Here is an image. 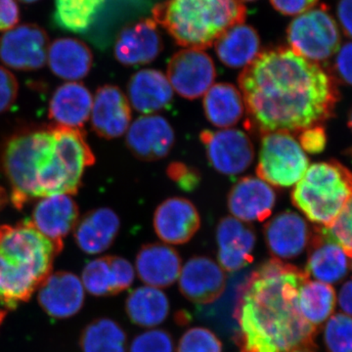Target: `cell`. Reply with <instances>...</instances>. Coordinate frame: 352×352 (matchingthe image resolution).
Returning <instances> with one entry per match:
<instances>
[{"label": "cell", "instance_id": "32", "mask_svg": "<svg viewBox=\"0 0 352 352\" xmlns=\"http://www.w3.org/2000/svg\"><path fill=\"white\" fill-rule=\"evenodd\" d=\"M107 0H54L53 27L71 34L87 36L100 16Z\"/></svg>", "mask_w": 352, "mask_h": 352}, {"label": "cell", "instance_id": "31", "mask_svg": "<svg viewBox=\"0 0 352 352\" xmlns=\"http://www.w3.org/2000/svg\"><path fill=\"white\" fill-rule=\"evenodd\" d=\"M204 111L210 124L221 129L235 126L245 113L242 94L231 83H217L206 92Z\"/></svg>", "mask_w": 352, "mask_h": 352}, {"label": "cell", "instance_id": "45", "mask_svg": "<svg viewBox=\"0 0 352 352\" xmlns=\"http://www.w3.org/2000/svg\"><path fill=\"white\" fill-rule=\"evenodd\" d=\"M20 8L16 0H0V32L9 31L19 23Z\"/></svg>", "mask_w": 352, "mask_h": 352}, {"label": "cell", "instance_id": "50", "mask_svg": "<svg viewBox=\"0 0 352 352\" xmlns=\"http://www.w3.org/2000/svg\"><path fill=\"white\" fill-rule=\"evenodd\" d=\"M6 310H0V326H1L2 322H3L4 318H6Z\"/></svg>", "mask_w": 352, "mask_h": 352}, {"label": "cell", "instance_id": "34", "mask_svg": "<svg viewBox=\"0 0 352 352\" xmlns=\"http://www.w3.org/2000/svg\"><path fill=\"white\" fill-rule=\"evenodd\" d=\"M298 303L303 318L318 329L332 316L337 296L330 284L308 279L300 287Z\"/></svg>", "mask_w": 352, "mask_h": 352}, {"label": "cell", "instance_id": "44", "mask_svg": "<svg viewBox=\"0 0 352 352\" xmlns=\"http://www.w3.org/2000/svg\"><path fill=\"white\" fill-rule=\"evenodd\" d=\"M273 7L286 16L300 15L316 6L318 0H270Z\"/></svg>", "mask_w": 352, "mask_h": 352}, {"label": "cell", "instance_id": "23", "mask_svg": "<svg viewBox=\"0 0 352 352\" xmlns=\"http://www.w3.org/2000/svg\"><path fill=\"white\" fill-rule=\"evenodd\" d=\"M135 271L127 259L106 256L85 265L82 282L88 293L95 296H115L133 283Z\"/></svg>", "mask_w": 352, "mask_h": 352}, {"label": "cell", "instance_id": "47", "mask_svg": "<svg viewBox=\"0 0 352 352\" xmlns=\"http://www.w3.org/2000/svg\"><path fill=\"white\" fill-rule=\"evenodd\" d=\"M339 305L346 314L352 317V280L342 285L340 291Z\"/></svg>", "mask_w": 352, "mask_h": 352}, {"label": "cell", "instance_id": "22", "mask_svg": "<svg viewBox=\"0 0 352 352\" xmlns=\"http://www.w3.org/2000/svg\"><path fill=\"white\" fill-rule=\"evenodd\" d=\"M256 233L251 226L235 217H224L217 229L219 265L224 271L236 272L254 261Z\"/></svg>", "mask_w": 352, "mask_h": 352}, {"label": "cell", "instance_id": "40", "mask_svg": "<svg viewBox=\"0 0 352 352\" xmlns=\"http://www.w3.org/2000/svg\"><path fill=\"white\" fill-rule=\"evenodd\" d=\"M166 173L183 191H194L201 182L200 173L195 168L182 163L170 164Z\"/></svg>", "mask_w": 352, "mask_h": 352}, {"label": "cell", "instance_id": "30", "mask_svg": "<svg viewBox=\"0 0 352 352\" xmlns=\"http://www.w3.org/2000/svg\"><path fill=\"white\" fill-rule=\"evenodd\" d=\"M215 52L229 68H243L258 56L261 38L258 32L245 24L234 25L215 41Z\"/></svg>", "mask_w": 352, "mask_h": 352}, {"label": "cell", "instance_id": "19", "mask_svg": "<svg viewBox=\"0 0 352 352\" xmlns=\"http://www.w3.org/2000/svg\"><path fill=\"white\" fill-rule=\"evenodd\" d=\"M201 217L192 201L184 198H170L157 208L154 229L157 237L171 245H183L195 236Z\"/></svg>", "mask_w": 352, "mask_h": 352}, {"label": "cell", "instance_id": "27", "mask_svg": "<svg viewBox=\"0 0 352 352\" xmlns=\"http://www.w3.org/2000/svg\"><path fill=\"white\" fill-rule=\"evenodd\" d=\"M127 94L131 106L144 115L170 107L173 99L168 78L157 69H142L134 74L127 85Z\"/></svg>", "mask_w": 352, "mask_h": 352}, {"label": "cell", "instance_id": "14", "mask_svg": "<svg viewBox=\"0 0 352 352\" xmlns=\"http://www.w3.org/2000/svg\"><path fill=\"white\" fill-rule=\"evenodd\" d=\"M78 205L71 196L58 194L41 199L30 221L52 243L58 254L63 250L65 238L78 223Z\"/></svg>", "mask_w": 352, "mask_h": 352}, {"label": "cell", "instance_id": "52", "mask_svg": "<svg viewBox=\"0 0 352 352\" xmlns=\"http://www.w3.org/2000/svg\"><path fill=\"white\" fill-rule=\"evenodd\" d=\"M349 127H351V129L352 131V111L351 115H349Z\"/></svg>", "mask_w": 352, "mask_h": 352}, {"label": "cell", "instance_id": "12", "mask_svg": "<svg viewBox=\"0 0 352 352\" xmlns=\"http://www.w3.org/2000/svg\"><path fill=\"white\" fill-rule=\"evenodd\" d=\"M201 141L214 170L227 175L244 173L251 166L254 148L251 139L239 129L201 131Z\"/></svg>", "mask_w": 352, "mask_h": 352}, {"label": "cell", "instance_id": "8", "mask_svg": "<svg viewBox=\"0 0 352 352\" xmlns=\"http://www.w3.org/2000/svg\"><path fill=\"white\" fill-rule=\"evenodd\" d=\"M308 168V157L298 141L289 132L263 135L256 173L273 186L288 188L296 184Z\"/></svg>", "mask_w": 352, "mask_h": 352}, {"label": "cell", "instance_id": "5", "mask_svg": "<svg viewBox=\"0 0 352 352\" xmlns=\"http://www.w3.org/2000/svg\"><path fill=\"white\" fill-rule=\"evenodd\" d=\"M52 127L21 132L9 138L1 155L2 170L10 185V201L18 210L38 198L39 177L54 153Z\"/></svg>", "mask_w": 352, "mask_h": 352}, {"label": "cell", "instance_id": "38", "mask_svg": "<svg viewBox=\"0 0 352 352\" xmlns=\"http://www.w3.org/2000/svg\"><path fill=\"white\" fill-rule=\"evenodd\" d=\"M129 352H175V342L168 331L153 329L139 333L132 340Z\"/></svg>", "mask_w": 352, "mask_h": 352}, {"label": "cell", "instance_id": "53", "mask_svg": "<svg viewBox=\"0 0 352 352\" xmlns=\"http://www.w3.org/2000/svg\"><path fill=\"white\" fill-rule=\"evenodd\" d=\"M240 1H256V0H240Z\"/></svg>", "mask_w": 352, "mask_h": 352}, {"label": "cell", "instance_id": "39", "mask_svg": "<svg viewBox=\"0 0 352 352\" xmlns=\"http://www.w3.org/2000/svg\"><path fill=\"white\" fill-rule=\"evenodd\" d=\"M328 235L344 249L349 258L352 256V198L342 210L338 219L329 228Z\"/></svg>", "mask_w": 352, "mask_h": 352}, {"label": "cell", "instance_id": "17", "mask_svg": "<svg viewBox=\"0 0 352 352\" xmlns=\"http://www.w3.org/2000/svg\"><path fill=\"white\" fill-rule=\"evenodd\" d=\"M90 117L97 135L108 140L120 138L131 124V103L119 87L103 85L95 94Z\"/></svg>", "mask_w": 352, "mask_h": 352}, {"label": "cell", "instance_id": "37", "mask_svg": "<svg viewBox=\"0 0 352 352\" xmlns=\"http://www.w3.org/2000/svg\"><path fill=\"white\" fill-rule=\"evenodd\" d=\"M175 352H222V344L208 329L191 328L183 333Z\"/></svg>", "mask_w": 352, "mask_h": 352}, {"label": "cell", "instance_id": "2", "mask_svg": "<svg viewBox=\"0 0 352 352\" xmlns=\"http://www.w3.org/2000/svg\"><path fill=\"white\" fill-rule=\"evenodd\" d=\"M309 275L280 259L264 261L238 289L234 316L241 352H289L314 347L318 329L300 314L298 298Z\"/></svg>", "mask_w": 352, "mask_h": 352}, {"label": "cell", "instance_id": "15", "mask_svg": "<svg viewBox=\"0 0 352 352\" xmlns=\"http://www.w3.org/2000/svg\"><path fill=\"white\" fill-rule=\"evenodd\" d=\"M175 141V131L170 122L160 116L138 118L126 131L127 148L142 161H157L168 156Z\"/></svg>", "mask_w": 352, "mask_h": 352}, {"label": "cell", "instance_id": "7", "mask_svg": "<svg viewBox=\"0 0 352 352\" xmlns=\"http://www.w3.org/2000/svg\"><path fill=\"white\" fill-rule=\"evenodd\" d=\"M54 153L50 166L39 177L36 196L76 195L83 173L95 164V156L82 129L53 124Z\"/></svg>", "mask_w": 352, "mask_h": 352}, {"label": "cell", "instance_id": "48", "mask_svg": "<svg viewBox=\"0 0 352 352\" xmlns=\"http://www.w3.org/2000/svg\"><path fill=\"white\" fill-rule=\"evenodd\" d=\"M7 201H8V197H7L6 191L0 186V210L6 205Z\"/></svg>", "mask_w": 352, "mask_h": 352}, {"label": "cell", "instance_id": "20", "mask_svg": "<svg viewBox=\"0 0 352 352\" xmlns=\"http://www.w3.org/2000/svg\"><path fill=\"white\" fill-rule=\"evenodd\" d=\"M276 194L267 182L247 176L232 187L227 204L229 212L243 222L263 221L272 214Z\"/></svg>", "mask_w": 352, "mask_h": 352}, {"label": "cell", "instance_id": "4", "mask_svg": "<svg viewBox=\"0 0 352 352\" xmlns=\"http://www.w3.org/2000/svg\"><path fill=\"white\" fill-rule=\"evenodd\" d=\"M153 16L177 44L204 50L227 30L244 24L247 9L240 0H166Z\"/></svg>", "mask_w": 352, "mask_h": 352}, {"label": "cell", "instance_id": "13", "mask_svg": "<svg viewBox=\"0 0 352 352\" xmlns=\"http://www.w3.org/2000/svg\"><path fill=\"white\" fill-rule=\"evenodd\" d=\"M223 268L208 256H193L184 264L179 275L183 296L196 305H210L219 300L226 288Z\"/></svg>", "mask_w": 352, "mask_h": 352}, {"label": "cell", "instance_id": "21", "mask_svg": "<svg viewBox=\"0 0 352 352\" xmlns=\"http://www.w3.org/2000/svg\"><path fill=\"white\" fill-rule=\"evenodd\" d=\"M85 302V287L74 273L58 271L38 288V302L54 318H69L80 311Z\"/></svg>", "mask_w": 352, "mask_h": 352}, {"label": "cell", "instance_id": "49", "mask_svg": "<svg viewBox=\"0 0 352 352\" xmlns=\"http://www.w3.org/2000/svg\"><path fill=\"white\" fill-rule=\"evenodd\" d=\"M289 352H316L314 351V347H300V349H294Z\"/></svg>", "mask_w": 352, "mask_h": 352}, {"label": "cell", "instance_id": "11", "mask_svg": "<svg viewBox=\"0 0 352 352\" xmlns=\"http://www.w3.org/2000/svg\"><path fill=\"white\" fill-rule=\"evenodd\" d=\"M215 76L214 61L204 50L186 48L176 52L168 62L166 78L171 87L190 100L206 94Z\"/></svg>", "mask_w": 352, "mask_h": 352}, {"label": "cell", "instance_id": "42", "mask_svg": "<svg viewBox=\"0 0 352 352\" xmlns=\"http://www.w3.org/2000/svg\"><path fill=\"white\" fill-rule=\"evenodd\" d=\"M333 61V73L338 80L352 87V41L340 46Z\"/></svg>", "mask_w": 352, "mask_h": 352}, {"label": "cell", "instance_id": "1", "mask_svg": "<svg viewBox=\"0 0 352 352\" xmlns=\"http://www.w3.org/2000/svg\"><path fill=\"white\" fill-rule=\"evenodd\" d=\"M238 82L249 124L264 134L321 126L340 99L333 76L287 47L258 53Z\"/></svg>", "mask_w": 352, "mask_h": 352}, {"label": "cell", "instance_id": "41", "mask_svg": "<svg viewBox=\"0 0 352 352\" xmlns=\"http://www.w3.org/2000/svg\"><path fill=\"white\" fill-rule=\"evenodd\" d=\"M19 94V82L8 69L0 66V113L12 107Z\"/></svg>", "mask_w": 352, "mask_h": 352}, {"label": "cell", "instance_id": "54", "mask_svg": "<svg viewBox=\"0 0 352 352\" xmlns=\"http://www.w3.org/2000/svg\"><path fill=\"white\" fill-rule=\"evenodd\" d=\"M351 258H352V256H351ZM351 267H352V261H351Z\"/></svg>", "mask_w": 352, "mask_h": 352}, {"label": "cell", "instance_id": "28", "mask_svg": "<svg viewBox=\"0 0 352 352\" xmlns=\"http://www.w3.org/2000/svg\"><path fill=\"white\" fill-rule=\"evenodd\" d=\"M118 214L108 208H96L78 219L75 239L78 248L88 254L107 251L119 234Z\"/></svg>", "mask_w": 352, "mask_h": 352}, {"label": "cell", "instance_id": "16", "mask_svg": "<svg viewBox=\"0 0 352 352\" xmlns=\"http://www.w3.org/2000/svg\"><path fill=\"white\" fill-rule=\"evenodd\" d=\"M266 247L273 258H298L309 245L312 231L296 212L287 210L273 217L264 226Z\"/></svg>", "mask_w": 352, "mask_h": 352}, {"label": "cell", "instance_id": "3", "mask_svg": "<svg viewBox=\"0 0 352 352\" xmlns=\"http://www.w3.org/2000/svg\"><path fill=\"white\" fill-rule=\"evenodd\" d=\"M57 252L30 220L0 226V303L15 309L51 274Z\"/></svg>", "mask_w": 352, "mask_h": 352}, {"label": "cell", "instance_id": "10", "mask_svg": "<svg viewBox=\"0 0 352 352\" xmlns=\"http://www.w3.org/2000/svg\"><path fill=\"white\" fill-rule=\"evenodd\" d=\"M50 36L36 24L16 25L0 38V61L17 71H36L47 60Z\"/></svg>", "mask_w": 352, "mask_h": 352}, {"label": "cell", "instance_id": "18", "mask_svg": "<svg viewBox=\"0 0 352 352\" xmlns=\"http://www.w3.org/2000/svg\"><path fill=\"white\" fill-rule=\"evenodd\" d=\"M163 48L157 23L144 19L127 25L120 32L115 44V57L120 64L138 66L151 63Z\"/></svg>", "mask_w": 352, "mask_h": 352}, {"label": "cell", "instance_id": "35", "mask_svg": "<svg viewBox=\"0 0 352 352\" xmlns=\"http://www.w3.org/2000/svg\"><path fill=\"white\" fill-rule=\"evenodd\" d=\"M82 352H126V333L117 322L96 319L80 336Z\"/></svg>", "mask_w": 352, "mask_h": 352}, {"label": "cell", "instance_id": "33", "mask_svg": "<svg viewBox=\"0 0 352 352\" xmlns=\"http://www.w3.org/2000/svg\"><path fill=\"white\" fill-rule=\"evenodd\" d=\"M127 316L142 328H153L163 323L170 314V302L163 291L144 286L133 289L126 302Z\"/></svg>", "mask_w": 352, "mask_h": 352}, {"label": "cell", "instance_id": "43", "mask_svg": "<svg viewBox=\"0 0 352 352\" xmlns=\"http://www.w3.org/2000/svg\"><path fill=\"white\" fill-rule=\"evenodd\" d=\"M298 140L302 150L310 154H318L325 149L327 136L324 127L314 126L300 131Z\"/></svg>", "mask_w": 352, "mask_h": 352}, {"label": "cell", "instance_id": "6", "mask_svg": "<svg viewBox=\"0 0 352 352\" xmlns=\"http://www.w3.org/2000/svg\"><path fill=\"white\" fill-rule=\"evenodd\" d=\"M352 198V173L338 161L312 164L292 192L294 206L329 228Z\"/></svg>", "mask_w": 352, "mask_h": 352}, {"label": "cell", "instance_id": "46", "mask_svg": "<svg viewBox=\"0 0 352 352\" xmlns=\"http://www.w3.org/2000/svg\"><path fill=\"white\" fill-rule=\"evenodd\" d=\"M337 17L344 34L352 39V0H340Z\"/></svg>", "mask_w": 352, "mask_h": 352}, {"label": "cell", "instance_id": "29", "mask_svg": "<svg viewBox=\"0 0 352 352\" xmlns=\"http://www.w3.org/2000/svg\"><path fill=\"white\" fill-rule=\"evenodd\" d=\"M48 66L58 78L63 80H82L91 71L94 54L87 43L72 38H57L50 44Z\"/></svg>", "mask_w": 352, "mask_h": 352}, {"label": "cell", "instance_id": "9", "mask_svg": "<svg viewBox=\"0 0 352 352\" xmlns=\"http://www.w3.org/2000/svg\"><path fill=\"white\" fill-rule=\"evenodd\" d=\"M287 36L294 52L315 63L333 56L342 41L339 25L324 6L310 9L292 21Z\"/></svg>", "mask_w": 352, "mask_h": 352}, {"label": "cell", "instance_id": "26", "mask_svg": "<svg viewBox=\"0 0 352 352\" xmlns=\"http://www.w3.org/2000/svg\"><path fill=\"white\" fill-rule=\"evenodd\" d=\"M91 92L80 82L60 85L50 99L48 115L55 126L82 129L91 115Z\"/></svg>", "mask_w": 352, "mask_h": 352}, {"label": "cell", "instance_id": "24", "mask_svg": "<svg viewBox=\"0 0 352 352\" xmlns=\"http://www.w3.org/2000/svg\"><path fill=\"white\" fill-rule=\"evenodd\" d=\"M349 256L325 228H315L309 243L307 264L308 275L323 283L333 284L342 281L349 272Z\"/></svg>", "mask_w": 352, "mask_h": 352}, {"label": "cell", "instance_id": "25", "mask_svg": "<svg viewBox=\"0 0 352 352\" xmlns=\"http://www.w3.org/2000/svg\"><path fill=\"white\" fill-rule=\"evenodd\" d=\"M139 279L154 288H168L182 272L179 254L166 244H146L139 250L135 261Z\"/></svg>", "mask_w": 352, "mask_h": 352}, {"label": "cell", "instance_id": "36", "mask_svg": "<svg viewBox=\"0 0 352 352\" xmlns=\"http://www.w3.org/2000/svg\"><path fill=\"white\" fill-rule=\"evenodd\" d=\"M324 342L328 352H352V317L332 315L324 329Z\"/></svg>", "mask_w": 352, "mask_h": 352}, {"label": "cell", "instance_id": "51", "mask_svg": "<svg viewBox=\"0 0 352 352\" xmlns=\"http://www.w3.org/2000/svg\"><path fill=\"white\" fill-rule=\"evenodd\" d=\"M23 3L31 4L34 3V2L38 1V0H20Z\"/></svg>", "mask_w": 352, "mask_h": 352}]
</instances>
